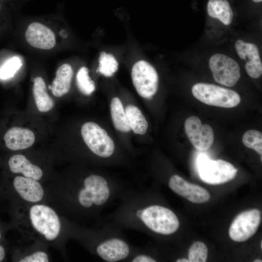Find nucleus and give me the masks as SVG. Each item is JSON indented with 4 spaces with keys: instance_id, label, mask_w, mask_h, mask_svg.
Returning a JSON list of instances; mask_svg holds the SVG:
<instances>
[{
    "instance_id": "nucleus-1",
    "label": "nucleus",
    "mask_w": 262,
    "mask_h": 262,
    "mask_svg": "<svg viewBox=\"0 0 262 262\" xmlns=\"http://www.w3.org/2000/svg\"><path fill=\"white\" fill-rule=\"evenodd\" d=\"M135 216L147 228L163 235L175 233L179 229V220L170 209L160 205H150L137 209Z\"/></svg>"
},
{
    "instance_id": "nucleus-2",
    "label": "nucleus",
    "mask_w": 262,
    "mask_h": 262,
    "mask_svg": "<svg viewBox=\"0 0 262 262\" xmlns=\"http://www.w3.org/2000/svg\"><path fill=\"white\" fill-rule=\"evenodd\" d=\"M192 92L197 99L209 105L233 108L241 101L236 92L213 84L196 83L193 86Z\"/></svg>"
},
{
    "instance_id": "nucleus-3",
    "label": "nucleus",
    "mask_w": 262,
    "mask_h": 262,
    "mask_svg": "<svg viewBox=\"0 0 262 262\" xmlns=\"http://www.w3.org/2000/svg\"><path fill=\"white\" fill-rule=\"evenodd\" d=\"M197 169L201 180L210 184H220L232 180L237 169L230 163L223 160L210 159L205 155L197 158Z\"/></svg>"
},
{
    "instance_id": "nucleus-4",
    "label": "nucleus",
    "mask_w": 262,
    "mask_h": 262,
    "mask_svg": "<svg viewBox=\"0 0 262 262\" xmlns=\"http://www.w3.org/2000/svg\"><path fill=\"white\" fill-rule=\"evenodd\" d=\"M32 226L48 241L57 238L61 231L60 219L53 209L46 205L32 206L29 211Z\"/></svg>"
},
{
    "instance_id": "nucleus-5",
    "label": "nucleus",
    "mask_w": 262,
    "mask_h": 262,
    "mask_svg": "<svg viewBox=\"0 0 262 262\" xmlns=\"http://www.w3.org/2000/svg\"><path fill=\"white\" fill-rule=\"evenodd\" d=\"M108 181L102 176L92 174L83 181V185L78 192V200L82 207L89 208L93 205L104 204L110 196Z\"/></svg>"
},
{
    "instance_id": "nucleus-6",
    "label": "nucleus",
    "mask_w": 262,
    "mask_h": 262,
    "mask_svg": "<svg viewBox=\"0 0 262 262\" xmlns=\"http://www.w3.org/2000/svg\"><path fill=\"white\" fill-rule=\"evenodd\" d=\"M83 140L89 148L97 155L107 158L115 150V144L106 131L93 122L83 124L81 128Z\"/></svg>"
},
{
    "instance_id": "nucleus-7",
    "label": "nucleus",
    "mask_w": 262,
    "mask_h": 262,
    "mask_svg": "<svg viewBox=\"0 0 262 262\" xmlns=\"http://www.w3.org/2000/svg\"><path fill=\"white\" fill-rule=\"evenodd\" d=\"M131 79L141 97L150 98L157 92L159 76L155 68L148 62L141 60L135 63L131 70Z\"/></svg>"
},
{
    "instance_id": "nucleus-8",
    "label": "nucleus",
    "mask_w": 262,
    "mask_h": 262,
    "mask_svg": "<svg viewBox=\"0 0 262 262\" xmlns=\"http://www.w3.org/2000/svg\"><path fill=\"white\" fill-rule=\"evenodd\" d=\"M209 65L213 79L220 84L233 86L241 76L238 63L227 55L220 53L212 55L209 59Z\"/></svg>"
},
{
    "instance_id": "nucleus-9",
    "label": "nucleus",
    "mask_w": 262,
    "mask_h": 262,
    "mask_svg": "<svg viewBox=\"0 0 262 262\" xmlns=\"http://www.w3.org/2000/svg\"><path fill=\"white\" fill-rule=\"evenodd\" d=\"M261 221V212L258 209H251L240 213L230 225L229 231L230 238L236 242L246 241L256 233Z\"/></svg>"
},
{
    "instance_id": "nucleus-10",
    "label": "nucleus",
    "mask_w": 262,
    "mask_h": 262,
    "mask_svg": "<svg viewBox=\"0 0 262 262\" xmlns=\"http://www.w3.org/2000/svg\"><path fill=\"white\" fill-rule=\"evenodd\" d=\"M184 129L190 141L197 149L206 150L212 146L214 141L213 129L209 125L202 124L197 116L189 117L185 120Z\"/></svg>"
},
{
    "instance_id": "nucleus-11",
    "label": "nucleus",
    "mask_w": 262,
    "mask_h": 262,
    "mask_svg": "<svg viewBox=\"0 0 262 262\" xmlns=\"http://www.w3.org/2000/svg\"><path fill=\"white\" fill-rule=\"evenodd\" d=\"M168 184L174 193L191 202L205 203L210 198V195L207 190L198 185L188 182L179 175L172 176Z\"/></svg>"
},
{
    "instance_id": "nucleus-12",
    "label": "nucleus",
    "mask_w": 262,
    "mask_h": 262,
    "mask_svg": "<svg viewBox=\"0 0 262 262\" xmlns=\"http://www.w3.org/2000/svg\"><path fill=\"white\" fill-rule=\"evenodd\" d=\"M235 47L238 56L246 62L245 68L247 74L253 79L259 78L262 74V63L257 46L238 40Z\"/></svg>"
},
{
    "instance_id": "nucleus-13",
    "label": "nucleus",
    "mask_w": 262,
    "mask_h": 262,
    "mask_svg": "<svg viewBox=\"0 0 262 262\" xmlns=\"http://www.w3.org/2000/svg\"><path fill=\"white\" fill-rule=\"evenodd\" d=\"M25 36L28 43L37 49L49 50L53 49L56 45L53 32L38 22H33L29 25Z\"/></svg>"
},
{
    "instance_id": "nucleus-14",
    "label": "nucleus",
    "mask_w": 262,
    "mask_h": 262,
    "mask_svg": "<svg viewBox=\"0 0 262 262\" xmlns=\"http://www.w3.org/2000/svg\"><path fill=\"white\" fill-rule=\"evenodd\" d=\"M98 256L107 262H116L126 259L130 254L128 244L118 238H111L104 241L97 247Z\"/></svg>"
},
{
    "instance_id": "nucleus-15",
    "label": "nucleus",
    "mask_w": 262,
    "mask_h": 262,
    "mask_svg": "<svg viewBox=\"0 0 262 262\" xmlns=\"http://www.w3.org/2000/svg\"><path fill=\"white\" fill-rule=\"evenodd\" d=\"M13 185L20 196L28 202H37L44 196V189L37 180L17 176L14 178Z\"/></svg>"
},
{
    "instance_id": "nucleus-16",
    "label": "nucleus",
    "mask_w": 262,
    "mask_h": 262,
    "mask_svg": "<svg viewBox=\"0 0 262 262\" xmlns=\"http://www.w3.org/2000/svg\"><path fill=\"white\" fill-rule=\"evenodd\" d=\"M6 147L12 150H22L32 146L35 135L30 130L18 127L9 129L4 136Z\"/></svg>"
},
{
    "instance_id": "nucleus-17",
    "label": "nucleus",
    "mask_w": 262,
    "mask_h": 262,
    "mask_svg": "<svg viewBox=\"0 0 262 262\" xmlns=\"http://www.w3.org/2000/svg\"><path fill=\"white\" fill-rule=\"evenodd\" d=\"M11 172L22 174L24 177L38 180L43 176L42 169L33 164L27 158L21 154H16L11 156L8 162Z\"/></svg>"
},
{
    "instance_id": "nucleus-18",
    "label": "nucleus",
    "mask_w": 262,
    "mask_h": 262,
    "mask_svg": "<svg viewBox=\"0 0 262 262\" xmlns=\"http://www.w3.org/2000/svg\"><path fill=\"white\" fill-rule=\"evenodd\" d=\"M73 75L72 67L68 64H63L58 68L51 87L54 96L60 97L69 92Z\"/></svg>"
},
{
    "instance_id": "nucleus-19",
    "label": "nucleus",
    "mask_w": 262,
    "mask_h": 262,
    "mask_svg": "<svg viewBox=\"0 0 262 262\" xmlns=\"http://www.w3.org/2000/svg\"><path fill=\"white\" fill-rule=\"evenodd\" d=\"M33 94L36 107L40 112H47L53 108L54 101L48 94L45 82L41 77L34 80Z\"/></svg>"
},
{
    "instance_id": "nucleus-20",
    "label": "nucleus",
    "mask_w": 262,
    "mask_h": 262,
    "mask_svg": "<svg viewBox=\"0 0 262 262\" xmlns=\"http://www.w3.org/2000/svg\"><path fill=\"white\" fill-rule=\"evenodd\" d=\"M207 12L210 16L218 19L226 25L232 22L233 12L227 0H209Z\"/></svg>"
},
{
    "instance_id": "nucleus-21",
    "label": "nucleus",
    "mask_w": 262,
    "mask_h": 262,
    "mask_svg": "<svg viewBox=\"0 0 262 262\" xmlns=\"http://www.w3.org/2000/svg\"><path fill=\"white\" fill-rule=\"evenodd\" d=\"M111 115L115 128L124 132H129L131 129L122 102L118 98H114L110 104Z\"/></svg>"
},
{
    "instance_id": "nucleus-22",
    "label": "nucleus",
    "mask_w": 262,
    "mask_h": 262,
    "mask_svg": "<svg viewBox=\"0 0 262 262\" xmlns=\"http://www.w3.org/2000/svg\"><path fill=\"white\" fill-rule=\"evenodd\" d=\"M125 111L131 129L136 134H144L147 131L148 123L140 109L133 105H129Z\"/></svg>"
},
{
    "instance_id": "nucleus-23",
    "label": "nucleus",
    "mask_w": 262,
    "mask_h": 262,
    "mask_svg": "<svg viewBox=\"0 0 262 262\" xmlns=\"http://www.w3.org/2000/svg\"><path fill=\"white\" fill-rule=\"evenodd\" d=\"M118 63L111 54L102 51L99 57L98 71L105 77L112 76L117 70Z\"/></svg>"
},
{
    "instance_id": "nucleus-24",
    "label": "nucleus",
    "mask_w": 262,
    "mask_h": 262,
    "mask_svg": "<svg viewBox=\"0 0 262 262\" xmlns=\"http://www.w3.org/2000/svg\"><path fill=\"white\" fill-rule=\"evenodd\" d=\"M76 83L80 91L85 95H90L96 89L95 83L89 75V70L85 66L81 67L78 71Z\"/></svg>"
},
{
    "instance_id": "nucleus-25",
    "label": "nucleus",
    "mask_w": 262,
    "mask_h": 262,
    "mask_svg": "<svg viewBox=\"0 0 262 262\" xmlns=\"http://www.w3.org/2000/svg\"><path fill=\"white\" fill-rule=\"evenodd\" d=\"M242 142L246 147L254 149L262 156V133L261 132L254 130L246 131L243 136Z\"/></svg>"
},
{
    "instance_id": "nucleus-26",
    "label": "nucleus",
    "mask_w": 262,
    "mask_h": 262,
    "mask_svg": "<svg viewBox=\"0 0 262 262\" xmlns=\"http://www.w3.org/2000/svg\"><path fill=\"white\" fill-rule=\"evenodd\" d=\"M208 248L202 242L196 241L190 247L188 253L189 262H205L208 257Z\"/></svg>"
},
{
    "instance_id": "nucleus-27",
    "label": "nucleus",
    "mask_w": 262,
    "mask_h": 262,
    "mask_svg": "<svg viewBox=\"0 0 262 262\" xmlns=\"http://www.w3.org/2000/svg\"><path fill=\"white\" fill-rule=\"evenodd\" d=\"M22 64L21 60L17 56L9 59L0 67V79L6 80L13 77Z\"/></svg>"
},
{
    "instance_id": "nucleus-28",
    "label": "nucleus",
    "mask_w": 262,
    "mask_h": 262,
    "mask_svg": "<svg viewBox=\"0 0 262 262\" xmlns=\"http://www.w3.org/2000/svg\"><path fill=\"white\" fill-rule=\"evenodd\" d=\"M49 258L47 254L43 251H36L20 259V262H48Z\"/></svg>"
},
{
    "instance_id": "nucleus-29",
    "label": "nucleus",
    "mask_w": 262,
    "mask_h": 262,
    "mask_svg": "<svg viewBox=\"0 0 262 262\" xmlns=\"http://www.w3.org/2000/svg\"><path fill=\"white\" fill-rule=\"evenodd\" d=\"M132 262H155L156 260L151 257L145 255L139 254L135 256L131 261Z\"/></svg>"
},
{
    "instance_id": "nucleus-30",
    "label": "nucleus",
    "mask_w": 262,
    "mask_h": 262,
    "mask_svg": "<svg viewBox=\"0 0 262 262\" xmlns=\"http://www.w3.org/2000/svg\"><path fill=\"white\" fill-rule=\"evenodd\" d=\"M5 254L6 252L4 247L0 244V262L4 259Z\"/></svg>"
},
{
    "instance_id": "nucleus-31",
    "label": "nucleus",
    "mask_w": 262,
    "mask_h": 262,
    "mask_svg": "<svg viewBox=\"0 0 262 262\" xmlns=\"http://www.w3.org/2000/svg\"><path fill=\"white\" fill-rule=\"evenodd\" d=\"M177 262H189V260L185 258H181L177 259Z\"/></svg>"
},
{
    "instance_id": "nucleus-32",
    "label": "nucleus",
    "mask_w": 262,
    "mask_h": 262,
    "mask_svg": "<svg viewBox=\"0 0 262 262\" xmlns=\"http://www.w3.org/2000/svg\"><path fill=\"white\" fill-rule=\"evenodd\" d=\"M262 261L260 259H256L255 261H254V262H262Z\"/></svg>"
},
{
    "instance_id": "nucleus-33",
    "label": "nucleus",
    "mask_w": 262,
    "mask_h": 262,
    "mask_svg": "<svg viewBox=\"0 0 262 262\" xmlns=\"http://www.w3.org/2000/svg\"><path fill=\"white\" fill-rule=\"evenodd\" d=\"M255 2H260L262 0H252Z\"/></svg>"
},
{
    "instance_id": "nucleus-34",
    "label": "nucleus",
    "mask_w": 262,
    "mask_h": 262,
    "mask_svg": "<svg viewBox=\"0 0 262 262\" xmlns=\"http://www.w3.org/2000/svg\"><path fill=\"white\" fill-rule=\"evenodd\" d=\"M1 236H2L1 231V230L0 229V240L1 239Z\"/></svg>"
},
{
    "instance_id": "nucleus-35",
    "label": "nucleus",
    "mask_w": 262,
    "mask_h": 262,
    "mask_svg": "<svg viewBox=\"0 0 262 262\" xmlns=\"http://www.w3.org/2000/svg\"><path fill=\"white\" fill-rule=\"evenodd\" d=\"M261 248H262V242L261 241Z\"/></svg>"
},
{
    "instance_id": "nucleus-36",
    "label": "nucleus",
    "mask_w": 262,
    "mask_h": 262,
    "mask_svg": "<svg viewBox=\"0 0 262 262\" xmlns=\"http://www.w3.org/2000/svg\"><path fill=\"white\" fill-rule=\"evenodd\" d=\"M0 8H1V5H0Z\"/></svg>"
}]
</instances>
